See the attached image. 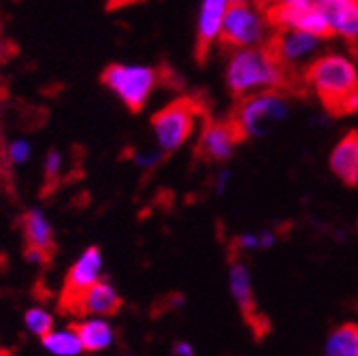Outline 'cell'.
<instances>
[{"label": "cell", "instance_id": "obj_1", "mask_svg": "<svg viewBox=\"0 0 358 356\" xmlns=\"http://www.w3.org/2000/svg\"><path fill=\"white\" fill-rule=\"evenodd\" d=\"M229 92L241 101L245 97L266 92V90H282L290 92L301 85L299 77L292 75L282 60L266 45L233 50L224 71Z\"/></svg>", "mask_w": 358, "mask_h": 356}, {"label": "cell", "instance_id": "obj_2", "mask_svg": "<svg viewBox=\"0 0 358 356\" xmlns=\"http://www.w3.org/2000/svg\"><path fill=\"white\" fill-rule=\"evenodd\" d=\"M303 81L331 115L358 113V69L352 58L337 52L320 54L305 69Z\"/></svg>", "mask_w": 358, "mask_h": 356}, {"label": "cell", "instance_id": "obj_3", "mask_svg": "<svg viewBox=\"0 0 358 356\" xmlns=\"http://www.w3.org/2000/svg\"><path fill=\"white\" fill-rule=\"evenodd\" d=\"M290 115L288 92L282 90H266L239 101L233 111V122L237 124L243 139L248 137H266L286 122Z\"/></svg>", "mask_w": 358, "mask_h": 356}, {"label": "cell", "instance_id": "obj_4", "mask_svg": "<svg viewBox=\"0 0 358 356\" xmlns=\"http://www.w3.org/2000/svg\"><path fill=\"white\" fill-rule=\"evenodd\" d=\"M103 83L130 109L141 111L158 85V71L137 64H111L103 71Z\"/></svg>", "mask_w": 358, "mask_h": 356}, {"label": "cell", "instance_id": "obj_5", "mask_svg": "<svg viewBox=\"0 0 358 356\" xmlns=\"http://www.w3.org/2000/svg\"><path fill=\"white\" fill-rule=\"evenodd\" d=\"M201 115V107L192 99H177L162 107L152 118V128L160 152L171 154L182 148L194 130V124Z\"/></svg>", "mask_w": 358, "mask_h": 356}, {"label": "cell", "instance_id": "obj_6", "mask_svg": "<svg viewBox=\"0 0 358 356\" xmlns=\"http://www.w3.org/2000/svg\"><path fill=\"white\" fill-rule=\"evenodd\" d=\"M266 28H268V24H266L262 11L250 7L248 3L229 5L217 41L224 50H231V52L264 45L268 41Z\"/></svg>", "mask_w": 358, "mask_h": 356}, {"label": "cell", "instance_id": "obj_7", "mask_svg": "<svg viewBox=\"0 0 358 356\" xmlns=\"http://www.w3.org/2000/svg\"><path fill=\"white\" fill-rule=\"evenodd\" d=\"M320 36L309 34L294 28H282L275 30L273 36H268L266 45L273 50V54L282 60V64L299 77V71L305 73V69L318 58V50L322 45Z\"/></svg>", "mask_w": 358, "mask_h": 356}, {"label": "cell", "instance_id": "obj_8", "mask_svg": "<svg viewBox=\"0 0 358 356\" xmlns=\"http://www.w3.org/2000/svg\"><path fill=\"white\" fill-rule=\"evenodd\" d=\"M101 269H103V256L99 248H87L79 260L71 266V271L66 276L64 282V290H62V311H71V314H77L79 309V301L85 294V290L90 286H94L96 282H101Z\"/></svg>", "mask_w": 358, "mask_h": 356}, {"label": "cell", "instance_id": "obj_9", "mask_svg": "<svg viewBox=\"0 0 358 356\" xmlns=\"http://www.w3.org/2000/svg\"><path fill=\"white\" fill-rule=\"evenodd\" d=\"M243 141L233 118L227 120H207L196 143V154L205 162H227L235 148Z\"/></svg>", "mask_w": 358, "mask_h": 356}, {"label": "cell", "instance_id": "obj_10", "mask_svg": "<svg viewBox=\"0 0 358 356\" xmlns=\"http://www.w3.org/2000/svg\"><path fill=\"white\" fill-rule=\"evenodd\" d=\"M231 292H233V299L241 311L245 325L252 329L254 337L264 339L268 335V331H271V325H268L266 316L260 314V309H258L248 266L241 260H237L235 256H231Z\"/></svg>", "mask_w": 358, "mask_h": 356}, {"label": "cell", "instance_id": "obj_11", "mask_svg": "<svg viewBox=\"0 0 358 356\" xmlns=\"http://www.w3.org/2000/svg\"><path fill=\"white\" fill-rule=\"evenodd\" d=\"M229 9V0H203L201 13H199V26H196V52L199 58L207 56L213 43L220 38L222 22Z\"/></svg>", "mask_w": 358, "mask_h": 356}, {"label": "cell", "instance_id": "obj_12", "mask_svg": "<svg viewBox=\"0 0 358 356\" xmlns=\"http://www.w3.org/2000/svg\"><path fill=\"white\" fill-rule=\"evenodd\" d=\"M329 164L337 180H341L348 188L358 186V132L356 130H350L333 148Z\"/></svg>", "mask_w": 358, "mask_h": 356}, {"label": "cell", "instance_id": "obj_13", "mask_svg": "<svg viewBox=\"0 0 358 356\" xmlns=\"http://www.w3.org/2000/svg\"><path fill=\"white\" fill-rule=\"evenodd\" d=\"M20 227L26 239V248H34L52 258V254L56 252L54 229L41 209H28L20 220Z\"/></svg>", "mask_w": 358, "mask_h": 356}, {"label": "cell", "instance_id": "obj_14", "mask_svg": "<svg viewBox=\"0 0 358 356\" xmlns=\"http://www.w3.org/2000/svg\"><path fill=\"white\" fill-rule=\"evenodd\" d=\"M120 309H122V297L115 292V288L107 282H96L81 297L77 314L105 318V316L117 314Z\"/></svg>", "mask_w": 358, "mask_h": 356}, {"label": "cell", "instance_id": "obj_15", "mask_svg": "<svg viewBox=\"0 0 358 356\" xmlns=\"http://www.w3.org/2000/svg\"><path fill=\"white\" fill-rule=\"evenodd\" d=\"M333 34L345 38L352 48H358V0H335L324 5Z\"/></svg>", "mask_w": 358, "mask_h": 356}, {"label": "cell", "instance_id": "obj_16", "mask_svg": "<svg viewBox=\"0 0 358 356\" xmlns=\"http://www.w3.org/2000/svg\"><path fill=\"white\" fill-rule=\"evenodd\" d=\"M75 331H77L85 352H103V350L111 348V343L115 339L113 327L105 318H99V316L77 322Z\"/></svg>", "mask_w": 358, "mask_h": 356}, {"label": "cell", "instance_id": "obj_17", "mask_svg": "<svg viewBox=\"0 0 358 356\" xmlns=\"http://www.w3.org/2000/svg\"><path fill=\"white\" fill-rule=\"evenodd\" d=\"M327 356H358V325L337 327L327 341Z\"/></svg>", "mask_w": 358, "mask_h": 356}, {"label": "cell", "instance_id": "obj_18", "mask_svg": "<svg viewBox=\"0 0 358 356\" xmlns=\"http://www.w3.org/2000/svg\"><path fill=\"white\" fill-rule=\"evenodd\" d=\"M43 348L54 356H77L83 352L81 339L73 329H62V331H52L50 335L43 337Z\"/></svg>", "mask_w": 358, "mask_h": 356}, {"label": "cell", "instance_id": "obj_19", "mask_svg": "<svg viewBox=\"0 0 358 356\" xmlns=\"http://www.w3.org/2000/svg\"><path fill=\"white\" fill-rule=\"evenodd\" d=\"M24 325H26L30 335L43 339L45 335H50L54 331V316L48 314V311L41 309V307H30L24 316Z\"/></svg>", "mask_w": 358, "mask_h": 356}, {"label": "cell", "instance_id": "obj_20", "mask_svg": "<svg viewBox=\"0 0 358 356\" xmlns=\"http://www.w3.org/2000/svg\"><path fill=\"white\" fill-rule=\"evenodd\" d=\"M7 154H9V160L13 164H24L30 158V143L24 141V139H17V141H13L9 145V152Z\"/></svg>", "mask_w": 358, "mask_h": 356}, {"label": "cell", "instance_id": "obj_21", "mask_svg": "<svg viewBox=\"0 0 358 356\" xmlns=\"http://www.w3.org/2000/svg\"><path fill=\"white\" fill-rule=\"evenodd\" d=\"M60 171H62V156H60V152H50L48 154V158H45V180H56V177L60 175Z\"/></svg>", "mask_w": 358, "mask_h": 356}, {"label": "cell", "instance_id": "obj_22", "mask_svg": "<svg viewBox=\"0 0 358 356\" xmlns=\"http://www.w3.org/2000/svg\"><path fill=\"white\" fill-rule=\"evenodd\" d=\"M160 154H164V152H145V154H137V156H134V162H137L139 166H143V169H152V166L158 164Z\"/></svg>", "mask_w": 358, "mask_h": 356}, {"label": "cell", "instance_id": "obj_23", "mask_svg": "<svg viewBox=\"0 0 358 356\" xmlns=\"http://www.w3.org/2000/svg\"><path fill=\"white\" fill-rule=\"evenodd\" d=\"M173 356H194L192 352V346L188 341H177L173 346Z\"/></svg>", "mask_w": 358, "mask_h": 356}, {"label": "cell", "instance_id": "obj_24", "mask_svg": "<svg viewBox=\"0 0 358 356\" xmlns=\"http://www.w3.org/2000/svg\"><path fill=\"white\" fill-rule=\"evenodd\" d=\"M256 3H258V7L262 9V7H266L268 3H271V0H256Z\"/></svg>", "mask_w": 358, "mask_h": 356}, {"label": "cell", "instance_id": "obj_25", "mask_svg": "<svg viewBox=\"0 0 358 356\" xmlns=\"http://www.w3.org/2000/svg\"><path fill=\"white\" fill-rule=\"evenodd\" d=\"M241 3H248V0H229V5H241Z\"/></svg>", "mask_w": 358, "mask_h": 356}, {"label": "cell", "instance_id": "obj_26", "mask_svg": "<svg viewBox=\"0 0 358 356\" xmlns=\"http://www.w3.org/2000/svg\"><path fill=\"white\" fill-rule=\"evenodd\" d=\"M318 3H320V5L324 7V5H329V3H335V0H318Z\"/></svg>", "mask_w": 358, "mask_h": 356}, {"label": "cell", "instance_id": "obj_27", "mask_svg": "<svg viewBox=\"0 0 358 356\" xmlns=\"http://www.w3.org/2000/svg\"><path fill=\"white\" fill-rule=\"evenodd\" d=\"M0 356H9V352H5V350H0Z\"/></svg>", "mask_w": 358, "mask_h": 356}]
</instances>
